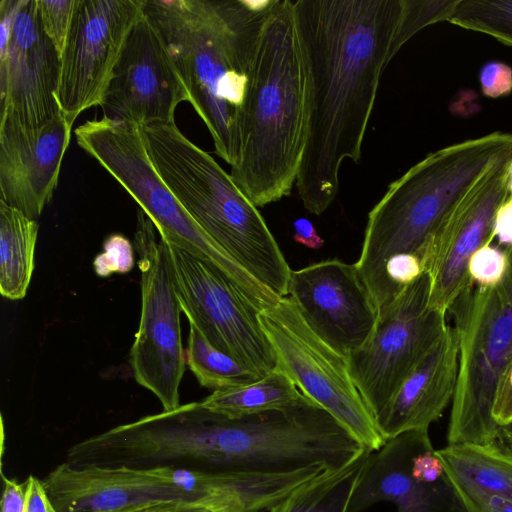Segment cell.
Returning a JSON list of instances; mask_svg holds the SVG:
<instances>
[{
    "label": "cell",
    "instance_id": "1",
    "mask_svg": "<svg viewBox=\"0 0 512 512\" xmlns=\"http://www.w3.org/2000/svg\"><path fill=\"white\" fill-rule=\"evenodd\" d=\"M307 76V139L296 187L320 215L339 190L342 162L358 163L403 0H297Z\"/></svg>",
    "mask_w": 512,
    "mask_h": 512
},
{
    "label": "cell",
    "instance_id": "2",
    "mask_svg": "<svg viewBox=\"0 0 512 512\" xmlns=\"http://www.w3.org/2000/svg\"><path fill=\"white\" fill-rule=\"evenodd\" d=\"M275 0H143L208 128L216 154L233 166L238 127L258 42Z\"/></svg>",
    "mask_w": 512,
    "mask_h": 512
},
{
    "label": "cell",
    "instance_id": "3",
    "mask_svg": "<svg viewBox=\"0 0 512 512\" xmlns=\"http://www.w3.org/2000/svg\"><path fill=\"white\" fill-rule=\"evenodd\" d=\"M307 76L293 2L275 0L263 27L230 176L256 206L290 194L307 139Z\"/></svg>",
    "mask_w": 512,
    "mask_h": 512
},
{
    "label": "cell",
    "instance_id": "4",
    "mask_svg": "<svg viewBox=\"0 0 512 512\" xmlns=\"http://www.w3.org/2000/svg\"><path fill=\"white\" fill-rule=\"evenodd\" d=\"M509 160L512 133L497 131L432 152L389 184L369 212L355 263L378 312L394 300L387 263L400 255L420 260L427 241L450 211Z\"/></svg>",
    "mask_w": 512,
    "mask_h": 512
},
{
    "label": "cell",
    "instance_id": "5",
    "mask_svg": "<svg viewBox=\"0 0 512 512\" xmlns=\"http://www.w3.org/2000/svg\"><path fill=\"white\" fill-rule=\"evenodd\" d=\"M162 180L196 223L256 280L287 295L291 269L257 207L175 123L140 127Z\"/></svg>",
    "mask_w": 512,
    "mask_h": 512
},
{
    "label": "cell",
    "instance_id": "6",
    "mask_svg": "<svg viewBox=\"0 0 512 512\" xmlns=\"http://www.w3.org/2000/svg\"><path fill=\"white\" fill-rule=\"evenodd\" d=\"M447 314L456 330L459 365L448 426V444H490L498 425L492 406L499 378L512 359V267L485 287L473 280Z\"/></svg>",
    "mask_w": 512,
    "mask_h": 512
},
{
    "label": "cell",
    "instance_id": "7",
    "mask_svg": "<svg viewBox=\"0 0 512 512\" xmlns=\"http://www.w3.org/2000/svg\"><path fill=\"white\" fill-rule=\"evenodd\" d=\"M76 142L139 204L160 237L219 269L237 287L250 274L190 216L156 171L140 128L93 119L75 129Z\"/></svg>",
    "mask_w": 512,
    "mask_h": 512
},
{
    "label": "cell",
    "instance_id": "8",
    "mask_svg": "<svg viewBox=\"0 0 512 512\" xmlns=\"http://www.w3.org/2000/svg\"><path fill=\"white\" fill-rule=\"evenodd\" d=\"M139 208L134 236L141 288V314L129 362L136 382L152 392L163 411L180 406L179 387L186 368L174 271L168 244Z\"/></svg>",
    "mask_w": 512,
    "mask_h": 512
},
{
    "label": "cell",
    "instance_id": "9",
    "mask_svg": "<svg viewBox=\"0 0 512 512\" xmlns=\"http://www.w3.org/2000/svg\"><path fill=\"white\" fill-rule=\"evenodd\" d=\"M259 318L274 351L276 369L367 450L381 448L386 439L351 378L347 359L308 326L295 302L281 297Z\"/></svg>",
    "mask_w": 512,
    "mask_h": 512
},
{
    "label": "cell",
    "instance_id": "10",
    "mask_svg": "<svg viewBox=\"0 0 512 512\" xmlns=\"http://www.w3.org/2000/svg\"><path fill=\"white\" fill-rule=\"evenodd\" d=\"M430 288L426 272L405 286L378 312L364 344L346 358L351 378L375 422L448 326L447 314L429 307Z\"/></svg>",
    "mask_w": 512,
    "mask_h": 512
},
{
    "label": "cell",
    "instance_id": "11",
    "mask_svg": "<svg viewBox=\"0 0 512 512\" xmlns=\"http://www.w3.org/2000/svg\"><path fill=\"white\" fill-rule=\"evenodd\" d=\"M167 243V242H166ZM182 312L218 350L262 378L277 367L260 312L219 269L167 243Z\"/></svg>",
    "mask_w": 512,
    "mask_h": 512
},
{
    "label": "cell",
    "instance_id": "12",
    "mask_svg": "<svg viewBox=\"0 0 512 512\" xmlns=\"http://www.w3.org/2000/svg\"><path fill=\"white\" fill-rule=\"evenodd\" d=\"M59 76L60 54L37 0H1L0 123L37 127L60 115Z\"/></svg>",
    "mask_w": 512,
    "mask_h": 512
},
{
    "label": "cell",
    "instance_id": "13",
    "mask_svg": "<svg viewBox=\"0 0 512 512\" xmlns=\"http://www.w3.org/2000/svg\"><path fill=\"white\" fill-rule=\"evenodd\" d=\"M143 13V0H76L60 55L57 101L73 125L99 106L125 41Z\"/></svg>",
    "mask_w": 512,
    "mask_h": 512
},
{
    "label": "cell",
    "instance_id": "14",
    "mask_svg": "<svg viewBox=\"0 0 512 512\" xmlns=\"http://www.w3.org/2000/svg\"><path fill=\"white\" fill-rule=\"evenodd\" d=\"M388 501L397 512H466L428 429L403 432L367 455L347 512Z\"/></svg>",
    "mask_w": 512,
    "mask_h": 512
},
{
    "label": "cell",
    "instance_id": "15",
    "mask_svg": "<svg viewBox=\"0 0 512 512\" xmlns=\"http://www.w3.org/2000/svg\"><path fill=\"white\" fill-rule=\"evenodd\" d=\"M188 91L157 29L144 14L132 27L100 102L104 119L142 127L175 123Z\"/></svg>",
    "mask_w": 512,
    "mask_h": 512
},
{
    "label": "cell",
    "instance_id": "16",
    "mask_svg": "<svg viewBox=\"0 0 512 512\" xmlns=\"http://www.w3.org/2000/svg\"><path fill=\"white\" fill-rule=\"evenodd\" d=\"M511 164L512 160L503 163L468 193L427 241L420 260L430 277L431 309L447 314L472 281L468 264L477 250L494 239L496 213L509 196Z\"/></svg>",
    "mask_w": 512,
    "mask_h": 512
},
{
    "label": "cell",
    "instance_id": "17",
    "mask_svg": "<svg viewBox=\"0 0 512 512\" xmlns=\"http://www.w3.org/2000/svg\"><path fill=\"white\" fill-rule=\"evenodd\" d=\"M286 296L308 326L345 358L368 339L378 316L356 265L340 260L291 270Z\"/></svg>",
    "mask_w": 512,
    "mask_h": 512
},
{
    "label": "cell",
    "instance_id": "18",
    "mask_svg": "<svg viewBox=\"0 0 512 512\" xmlns=\"http://www.w3.org/2000/svg\"><path fill=\"white\" fill-rule=\"evenodd\" d=\"M72 126L61 113L37 126L0 123V201L37 220L56 189Z\"/></svg>",
    "mask_w": 512,
    "mask_h": 512
},
{
    "label": "cell",
    "instance_id": "19",
    "mask_svg": "<svg viewBox=\"0 0 512 512\" xmlns=\"http://www.w3.org/2000/svg\"><path fill=\"white\" fill-rule=\"evenodd\" d=\"M459 347L452 325L407 376L394 394L376 425L388 440L403 432L428 429L438 420L456 389Z\"/></svg>",
    "mask_w": 512,
    "mask_h": 512
},
{
    "label": "cell",
    "instance_id": "20",
    "mask_svg": "<svg viewBox=\"0 0 512 512\" xmlns=\"http://www.w3.org/2000/svg\"><path fill=\"white\" fill-rule=\"evenodd\" d=\"M437 454L466 512L491 497L512 499V455L494 443L448 444Z\"/></svg>",
    "mask_w": 512,
    "mask_h": 512
},
{
    "label": "cell",
    "instance_id": "21",
    "mask_svg": "<svg viewBox=\"0 0 512 512\" xmlns=\"http://www.w3.org/2000/svg\"><path fill=\"white\" fill-rule=\"evenodd\" d=\"M38 230L36 220L0 201V293L9 300L26 296Z\"/></svg>",
    "mask_w": 512,
    "mask_h": 512
},
{
    "label": "cell",
    "instance_id": "22",
    "mask_svg": "<svg viewBox=\"0 0 512 512\" xmlns=\"http://www.w3.org/2000/svg\"><path fill=\"white\" fill-rule=\"evenodd\" d=\"M306 398L288 376L275 369L253 383L215 390L200 404L211 412L239 418L292 408Z\"/></svg>",
    "mask_w": 512,
    "mask_h": 512
},
{
    "label": "cell",
    "instance_id": "23",
    "mask_svg": "<svg viewBox=\"0 0 512 512\" xmlns=\"http://www.w3.org/2000/svg\"><path fill=\"white\" fill-rule=\"evenodd\" d=\"M366 450L346 466L327 471L296 487L268 512H347L364 467Z\"/></svg>",
    "mask_w": 512,
    "mask_h": 512
},
{
    "label": "cell",
    "instance_id": "24",
    "mask_svg": "<svg viewBox=\"0 0 512 512\" xmlns=\"http://www.w3.org/2000/svg\"><path fill=\"white\" fill-rule=\"evenodd\" d=\"M188 322L186 363L201 386L215 391L250 384L260 379L235 359L215 348L193 322Z\"/></svg>",
    "mask_w": 512,
    "mask_h": 512
},
{
    "label": "cell",
    "instance_id": "25",
    "mask_svg": "<svg viewBox=\"0 0 512 512\" xmlns=\"http://www.w3.org/2000/svg\"><path fill=\"white\" fill-rule=\"evenodd\" d=\"M448 22L512 46V0H458Z\"/></svg>",
    "mask_w": 512,
    "mask_h": 512
},
{
    "label": "cell",
    "instance_id": "26",
    "mask_svg": "<svg viewBox=\"0 0 512 512\" xmlns=\"http://www.w3.org/2000/svg\"><path fill=\"white\" fill-rule=\"evenodd\" d=\"M399 27L391 47V58L418 31L431 24L448 21L458 0H403Z\"/></svg>",
    "mask_w": 512,
    "mask_h": 512
},
{
    "label": "cell",
    "instance_id": "27",
    "mask_svg": "<svg viewBox=\"0 0 512 512\" xmlns=\"http://www.w3.org/2000/svg\"><path fill=\"white\" fill-rule=\"evenodd\" d=\"M508 266L509 261L504 249L485 245L472 255L468 272L475 283L493 287L502 281Z\"/></svg>",
    "mask_w": 512,
    "mask_h": 512
},
{
    "label": "cell",
    "instance_id": "28",
    "mask_svg": "<svg viewBox=\"0 0 512 512\" xmlns=\"http://www.w3.org/2000/svg\"><path fill=\"white\" fill-rule=\"evenodd\" d=\"M75 5L76 0H37L43 29L60 55L70 28Z\"/></svg>",
    "mask_w": 512,
    "mask_h": 512
},
{
    "label": "cell",
    "instance_id": "29",
    "mask_svg": "<svg viewBox=\"0 0 512 512\" xmlns=\"http://www.w3.org/2000/svg\"><path fill=\"white\" fill-rule=\"evenodd\" d=\"M93 266L100 277L112 273H127L134 266V247L122 234H111L103 243V252L98 254Z\"/></svg>",
    "mask_w": 512,
    "mask_h": 512
},
{
    "label": "cell",
    "instance_id": "30",
    "mask_svg": "<svg viewBox=\"0 0 512 512\" xmlns=\"http://www.w3.org/2000/svg\"><path fill=\"white\" fill-rule=\"evenodd\" d=\"M479 82L484 96H507L512 92V68L500 61H489L479 71Z\"/></svg>",
    "mask_w": 512,
    "mask_h": 512
},
{
    "label": "cell",
    "instance_id": "31",
    "mask_svg": "<svg viewBox=\"0 0 512 512\" xmlns=\"http://www.w3.org/2000/svg\"><path fill=\"white\" fill-rule=\"evenodd\" d=\"M492 417L498 426L512 421V359L499 378L492 406Z\"/></svg>",
    "mask_w": 512,
    "mask_h": 512
},
{
    "label": "cell",
    "instance_id": "32",
    "mask_svg": "<svg viewBox=\"0 0 512 512\" xmlns=\"http://www.w3.org/2000/svg\"><path fill=\"white\" fill-rule=\"evenodd\" d=\"M23 512H57L42 480L32 474L25 480Z\"/></svg>",
    "mask_w": 512,
    "mask_h": 512
},
{
    "label": "cell",
    "instance_id": "33",
    "mask_svg": "<svg viewBox=\"0 0 512 512\" xmlns=\"http://www.w3.org/2000/svg\"><path fill=\"white\" fill-rule=\"evenodd\" d=\"M98 512H214L204 506L176 501H152Z\"/></svg>",
    "mask_w": 512,
    "mask_h": 512
},
{
    "label": "cell",
    "instance_id": "34",
    "mask_svg": "<svg viewBox=\"0 0 512 512\" xmlns=\"http://www.w3.org/2000/svg\"><path fill=\"white\" fill-rule=\"evenodd\" d=\"M4 488L1 500V512H23L25 501V481L9 479L3 476Z\"/></svg>",
    "mask_w": 512,
    "mask_h": 512
},
{
    "label": "cell",
    "instance_id": "35",
    "mask_svg": "<svg viewBox=\"0 0 512 512\" xmlns=\"http://www.w3.org/2000/svg\"><path fill=\"white\" fill-rule=\"evenodd\" d=\"M493 236L504 247L503 249H512V200H507L498 209Z\"/></svg>",
    "mask_w": 512,
    "mask_h": 512
},
{
    "label": "cell",
    "instance_id": "36",
    "mask_svg": "<svg viewBox=\"0 0 512 512\" xmlns=\"http://www.w3.org/2000/svg\"><path fill=\"white\" fill-rule=\"evenodd\" d=\"M295 233L294 240L308 248L319 249L324 241L316 232L313 224L306 218H299L293 223Z\"/></svg>",
    "mask_w": 512,
    "mask_h": 512
},
{
    "label": "cell",
    "instance_id": "37",
    "mask_svg": "<svg viewBox=\"0 0 512 512\" xmlns=\"http://www.w3.org/2000/svg\"><path fill=\"white\" fill-rule=\"evenodd\" d=\"M474 512H512V499L491 497Z\"/></svg>",
    "mask_w": 512,
    "mask_h": 512
},
{
    "label": "cell",
    "instance_id": "38",
    "mask_svg": "<svg viewBox=\"0 0 512 512\" xmlns=\"http://www.w3.org/2000/svg\"><path fill=\"white\" fill-rule=\"evenodd\" d=\"M493 443L503 452L512 455V421L498 427Z\"/></svg>",
    "mask_w": 512,
    "mask_h": 512
},
{
    "label": "cell",
    "instance_id": "39",
    "mask_svg": "<svg viewBox=\"0 0 512 512\" xmlns=\"http://www.w3.org/2000/svg\"><path fill=\"white\" fill-rule=\"evenodd\" d=\"M508 200H512V164L509 169V177H508Z\"/></svg>",
    "mask_w": 512,
    "mask_h": 512
},
{
    "label": "cell",
    "instance_id": "40",
    "mask_svg": "<svg viewBox=\"0 0 512 512\" xmlns=\"http://www.w3.org/2000/svg\"><path fill=\"white\" fill-rule=\"evenodd\" d=\"M504 250L507 254L509 264L512 267V249H504Z\"/></svg>",
    "mask_w": 512,
    "mask_h": 512
}]
</instances>
